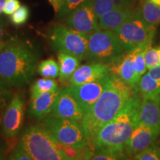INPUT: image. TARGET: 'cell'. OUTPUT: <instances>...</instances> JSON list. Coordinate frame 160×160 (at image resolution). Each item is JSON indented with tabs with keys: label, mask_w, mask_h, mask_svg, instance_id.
Here are the masks:
<instances>
[{
	"label": "cell",
	"mask_w": 160,
	"mask_h": 160,
	"mask_svg": "<svg viewBox=\"0 0 160 160\" xmlns=\"http://www.w3.org/2000/svg\"><path fill=\"white\" fill-rule=\"evenodd\" d=\"M137 92L113 73L109 76L105 89L94 105L85 112L81 123L89 146L94 151L98 132L109 122Z\"/></svg>",
	"instance_id": "cell-1"
},
{
	"label": "cell",
	"mask_w": 160,
	"mask_h": 160,
	"mask_svg": "<svg viewBox=\"0 0 160 160\" xmlns=\"http://www.w3.org/2000/svg\"><path fill=\"white\" fill-rule=\"evenodd\" d=\"M142 97L137 91L117 115L99 130L94 142V151H125L126 145L139 124Z\"/></svg>",
	"instance_id": "cell-2"
},
{
	"label": "cell",
	"mask_w": 160,
	"mask_h": 160,
	"mask_svg": "<svg viewBox=\"0 0 160 160\" xmlns=\"http://www.w3.org/2000/svg\"><path fill=\"white\" fill-rule=\"evenodd\" d=\"M37 63L31 48L21 42H9L0 52V79L12 88L22 87L31 82Z\"/></svg>",
	"instance_id": "cell-3"
},
{
	"label": "cell",
	"mask_w": 160,
	"mask_h": 160,
	"mask_svg": "<svg viewBox=\"0 0 160 160\" xmlns=\"http://www.w3.org/2000/svg\"><path fill=\"white\" fill-rule=\"evenodd\" d=\"M33 160H65L68 159L62 145L42 125L25 129L17 145Z\"/></svg>",
	"instance_id": "cell-4"
},
{
	"label": "cell",
	"mask_w": 160,
	"mask_h": 160,
	"mask_svg": "<svg viewBox=\"0 0 160 160\" xmlns=\"http://www.w3.org/2000/svg\"><path fill=\"white\" fill-rule=\"evenodd\" d=\"M113 32L125 52H131L142 46L151 45L156 28L145 23L138 9L133 10L128 19Z\"/></svg>",
	"instance_id": "cell-5"
},
{
	"label": "cell",
	"mask_w": 160,
	"mask_h": 160,
	"mask_svg": "<svg viewBox=\"0 0 160 160\" xmlns=\"http://www.w3.org/2000/svg\"><path fill=\"white\" fill-rule=\"evenodd\" d=\"M40 122L41 125L61 145L76 148H91L80 122L52 116L45 117Z\"/></svg>",
	"instance_id": "cell-6"
},
{
	"label": "cell",
	"mask_w": 160,
	"mask_h": 160,
	"mask_svg": "<svg viewBox=\"0 0 160 160\" xmlns=\"http://www.w3.org/2000/svg\"><path fill=\"white\" fill-rule=\"evenodd\" d=\"M125 53L113 31L99 29L90 34L87 59L91 62L108 65Z\"/></svg>",
	"instance_id": "cell-7"
},
{
	"label": "cell",
	"mask_w": 160,
	"mask_h": 160,
	"mask_svg": "<svg viewBox=\"0 0 160 160\" xmlns=\"http://www.w3.org/2000/svg\"><path fill=\"white\" fill-rule=\"evenodd\" d=\"M89 36L62 25L51 30L50 39L52 45L59 52L77 57L79 60L87 59Z\"/></svg>",
	"instance_id": "cell-8"
},
{
	"label": "cell",
	"mask_w": 160,
	"mask_h": 160,
	"mask_svg": "<svg viewBox=\"0 0 160 160\" xmlns=\"http://www.w3.org/2000/svg\"><path fill=\"white\" fill-rule=\"evenodd\" d=\"M25 108V103L22 96L19 93H13L2 119V131L6 139H13L20 133L24 122Z\"/></svg>",
	"instance_id": "cell-9"
},
{
	"label": "cell",
	"mask_w": 160,
	"mask_h": 160,
	"mask_svg": "<svg viewBox=\"0 0 160 160\" xmlns=\"http://www.w3.org/2000/svg\"><path fill=\"white\" fill-rule=\"evenodd\" d=\"M67 27L80 33L90 35L100 29L92 0H88L68 17Z\"/></svg>",
	"instance_id": "cell-10"
},
{
	"label": "cell",
	"mask_w": 160,
	"mask_h": 160,
	"mask_svg": "<svg viewBox=\"0 0 160 160\" xmlns=\"http://www.w3.org/2000/svg\"><path fill=\"white\" fill-rule=\"evenodd\" d=\"M82 108L69 87L61 90L50 116L75 120L81 122L84 117Z\"/></svg>",
	"instance_id": "cell-11"
},
{
	"label": "cell",
	"mask_w": 160,
	"mask_h": 160,
	"mask_svg": "<svg viewBox=\"0 0 160 160\" xmlns=\"http://www.w3.org/2000/svg\"><path fill=\"white\" fill-rule=\"evenodd\" d=\"M109 76L81 85L68 86L73 95L82 108L84 113L87 112L94 105L102 93L108 81Z\"/></svg>",
	"instance_id": "cell-12"
},
{
	"label": "cell",
	"mask_w": 160,
	"mask_h": 160,
	"mask_svg": "<svg viewBox=\"0 0 160 160\" xmlns=\"http://www.w3.org/2000/svg\"><path fill=\"white\" fill-rule=\"evenodd\" d=\"M159 133L151 128L139 123L130 137L125 147V153L131 159L140 152L154 145Z\"/></svg>",
	"instance_id": "cell-13"
},
{
	"label": "cell",
	"mask_w": 160,
	"mask_h": 160,
	"mask_svg": "<svg viewBox=\"0 0 160 160\" xmlns=\"http://www.w3.org/2000/svg\"><path fill=\"white\" fill-rule=\"evenodd\" d=\"M111 73L108 65L91 62L80 66L69 79V86H77L103 79Z\"/></svg>",
	"instance_id": "cell-14"
},
{
	"label": "cell",
	"mask_w": 160,
	"mask_h": 160,
	"mask_svg": "<svg viewBox=\"0 0 160 160\" xmlns=\"http://www.w3.org/2000/svg\"><path fill=\"white\" fill-rule=\"evenodd\" d=\"M111 73L137 91L140 77L137 75L132 64V53L125 52L123 55L108 64Z\"/></svg>",
	"instance_id": "cell-15"
},
{
	"label": "cell",
	"mask_w": 160,
	"mask_h": 160,
	"mask_svg": "<svg viewBox=\"0 0 160 160\" xmlns=\"http://www.w3.org/2000/svg\"><path fill=\"white\" fill-rule=\"evenodd\" d=\"M139 123L148 126L160 134V95L142 98Z\"/></svg>",
	"instance_id": "cell-16"
},
{
	"label": "cell",
	"mask_w": 160,
	"mask_h": 160,
	"mask_svg": "<svg viewBox=\"0 0 160 160\" xmlns=\"http://www.w3.org/2000/svg\"><path fill=\"white\" fill-rule=\"evenodd\" d=\"M61 90L58 88L54 91L46 92L34 99H31L29 107L30 115L39 120L48 117Z\"/></svg>",
	"instance_id": "cell-17"
},
{
	"label": "cell",
	"mask_w": 160,
	"mask_h": 160,
	"mask_svg": "<svg viewBox=\"0 0 160 160\" xmlns=\"http://www.w3.org/2000/svg\"><path fill=\"white\" fill-rule=\"evenodd\" d=\"M133 9L116 8L108 12L98 19L100 29L114 31L128 19Z\"/></svg>",
	"instance_id": "cell-18"
},
{
	"label": "cell",
	"mask_w": 160,
	"mask_h": 160,
	"mask_svg": "<svg viewBox=\"0 0 160 160\" xmlns=\"http://www.w3.org/2000/svg\"><path fill=\"white\" fill-rule=\"evenodd\" d=\"M139 11L150 27L157 28L160 23V0H142Z\"/></svg>",
	"instance_id": "cell-19"
},
{
	"label": "cell",
	"mask_w": 160,
	"mask_h": 160,
	"mask_svg": "<svg viewBox=\"0 0 160 160\" xmlns=\"http://www.w3.org/2000/svg\"><path fill=\"white\" fill-rule=\"evenodd\" d=\"M58 60L59 66V80L63 82L69 81L73 73L79 67V59L73 55L59 52Z\"/></svg>",
	"instance_id": "cell-20"
},
{
	"label": "cell",
	"mask_w": 160,
	"mask_h": 160,
	"mask_svg": "<svg viewBox=\"0 0 160 160\" xmlns=\"http://www.w3.org/2000/svg\"><path fill=\"white\" fill-rule=\"evenodd\" d=\"M137 91L142 98L153 97L160 95V79H153L148 73H145L140 78Z\"/></svg>",
	"instance_id": "cell-21"
},
{
	"label": "cell",
	"mask_w": 160,
	"mask_h": 160,
	"mask_svg": "<svg viewBox=\"0 0 160 160\" xmlns=\"http://www.w3.org/2000/svg\"><path fill=\"white\" fill-rule=\"evenodd\" d=\"M151 45H145L138 48L134 51H131L132 53V64L133 68L136 73L139 77H142L147 73V66H146L145 54V52Z\"/></svg>",
	"instance_id": "cell-22"
},
{
	"label": "cell",
	"mask_w": 160,
	"mask_h": 160,
	"mask_svg": "<svg viewBox=\"0 0 160 160\" xmlns=\"http://www.w3.org/2000/svg\"><path fill=\"white\" fill-rule=\"evenodd\" d=\"M58 88L57 82L52 78H42L37 80L31 88V99H34L42 93L54 91Z\"/></svg>",
	"instance_id": "cell-23"
},
{
	"label": "cell",
	"mask_w": 160,
	"mask_h": 160,
	"mask_svg": "<svg viewBox=\"0 0 160 160\" xmlns=\"http://www.w3.org/2000/svg\"><path fill=\"white\" fill-rule=\"evenodd\" d=\"M37 72L42 77L56 79L59 75V64L53 58L44 60L38 66Z\"/></svg>",
	"instance_id": "cell-24"
},
{
	"label": "cell",
	"mask_w": 160,
	"mask_h": 160,
	"mask_svg": "<svg viewBox=\"0 0 160 160\" xmlns=\"http://www.w3.org/2000/svg\"><path fill=\"white\" fill-rule=\"evenodd\" d=\"M13 96V88L0 79V126L4 111Z\"/></svg>",
	"instance_id": "cell-25"
},
{
	"label": "cell",
	"mask_w": 160,
	"mask_h": 160,
	"mask_svg": "<svg viewBox=\"0 0 160 160\" xmlns=\"http://www.w3.org/2000/svg\"><path fill=\"white\" fill-rule=\"evenodd\" d=\"M88 160H131L125 151H94Z\"/></svg>",
	"instance_id": "cell-26"
},
{
	"label": "cell",
	"mask_w": 160,
	"mask_h": 160,
	"mask_svg": "<svg viewBox=\"0 0 160 160\" xmlns=\"http://www.w3.org/2000/svg\"><path fill=\"white\" fill-rule=\"evenodd\" d=\"M88 0H62L60 3L59 13L62 17H68L77 8L85 2Z\"/></svg>",
	"instance_id": "cell-27"
},
{
	"label": "cell",
	"mask_w": 160,
	"mask_h": 160,
	"mask_svg": "<svg viewBox=\"0 0 160 160\" xmlns=\"http://www.w3.org/2000/svg\"><path fill=\"white\" fill-rule=\"evenodd\" d=\"M92 4L98 19L108 12L117 8L113 0H92Z\"/></svg>",
	"instance_id": "cell-28"
},
{
	"label": "cell",
	"mask_w": 160,
	"mask_h": 160,
	"mask_svg": "<svg viewBox=\"0 0 160 160\" xmlns=\"http://www.w3.org/2000/svg\"><path fill=\"white\" fill-rule=\"evenodd\" d=\"M145 59L148 70L160 65V46L150 47L145 52Z\"/></svg>",
	"instance_id": "cell-29"
},
{
	"label": "cell",
	"mask_w": 160,
	"mask_h": 160,
	"mask_svg": "<svg viewBox=\"0 0 160 160\" xmlns=\"http://www.w3.org/2000/svg\"><path fill=\"white\" fill-rule=\"evenodd\" d=\"M131 160H160V148L152 145L134 156Z\"/></svg>",
	"instance_id": "cell-30"
},
{
	"label": "cell",
	"mask_w": 160,
	"mask_h": 160,
	"mask_svg": "<svg viewBox=\"0 0 160 160\" xmlns=\"http://www.w3.org/2000/svg\"><path fill=\"white\" fill-rule=\"evenodd\" d=\"M29 17V10L28 7L22 5L11 15V20L15 25H24L28 21Z\"/></svg>",
	"instance_id": "cell-31"
},
{
	"label": "cell",
	"mask_w": 160,
	"mask_h": 160,
	"mask_svg": "<svg viewBox=\"0 0 160 160\" xmlns=\"http://www.w3.org/2000/svg\"><path fill=\"white\" fill-rule=\"evenodd\" d=\"M8 160H33L31 157H29L23 150H22L19 146L13 150L10 155Z\"/></svg>",
	"instance_id": "cell-32"
},
{
	"label": "cell",
	"mask_w": 160,
	"mask_h": 160,
	"mask_svg": "<svg viewBox=\"0 0 160 160\" xmlns=\"http://www.w3.org/2000/svg\"><path fill=\"white\" fill-rule=\"evenodd\" d=\"M20 6L21 5L19 0H7L4 7L3 13L6 15H12L17 9H19Z\"/></svg>",
	"instance_id": "cell-33"
},
{
	"label": "cell",
	"mask_w": 160,
	"mask_h": 160,
	"mask_svg": "<svg viewBox=\"0 0 160 160\" xmlns=\"http://www.w3.org/2000/svg\"><path fill=\"white\" fill-rule=\"evenodd\" d=\"M117 8L132 9L135 0H113Z\"/></svg>",
	"instance_id": "cell-34"
},
{
	"label": "cell",
	"mask_w": 160,
	"mask_h": 160,
	"mask_svg": "<svg viewBox=\"0 0 160 160\" xmlns=\"http://www.w3.org/2000/svg\"><path fill=\"white\" fill-rule=\"evenodd\" d=\"M148 73L153 79H160V65L149 69Z\"/></svg>",
	"instance_id": "cell-35"
},
{
	"label": "cell",
	"mask_w": 160,
	"mask_h": 160,
	"mask_svg": "<svg viewBox=\"0 0 160 160\" xmlns=\"http://www.w3.org/2000/svg\"><path fill=\"white\" fill-rule=\"evenodd\" d=\"M8 151V144L5 140L0 138V157H5Z\"/></svg>",
	"instance_id": "cell-36"
},
{
	"label": "cell",
	"mask_w": 160,
	"mask_h": 160,
	"mask_svg": "<svg viewBox=\"0 0 160 160\" xmlns=\"http://www.w3.org/2000/svg\"><path fill=\"white\" fill-rule=\"evenodd\" d=\"M5 30V23L2 19H0V42H2V38L3 37Z\"/></svg>",
	"instance_id": "cell-37"
},
{
	"label": "cell",
	"mask_w": 160,
	"mask_h": 160,
	"mask_svg": "<svg viewBox=\"0 0 160 160\" xmlns=\"http://www.w3.org/2000/svg\"><path fill=\"white\" fill-rule=\"evenodd\" d=\"M51 2V3L52 4V5L53 6L54 8L55 11L58 12L59 10V6H60V3H61L62 0H49Z\"/></svg>",
	"instance_id": "cell-38"
},
{
	"label": "cell",
	"mask_w": 160,
	"mask_h": 160,
	"mask_svg": "<svg viewBox=\"0 0 160 160\" xmlns=\"http://www.w3.org/2000/svg\"><path fill=\"white\" fill-rule=\"evenodd\" d=\"M7 0H0V15L2 13H3V9L5 7V2Z\"/></svg>",
	"instance_id": "cell-39"
},
{
	"label": "cell",
	"mask_w": 160,
	"mask_h": 160,
	"mask_svg": "<svg viewBox=\"0 0 160 160\" xmlns=\"http://www.w3.org/2000/svg\"><path fill=\"white\" fill-rule=\"evenodd\" d=\"M5 42H0V52H1V51L3 49V48L5 47Z\"/></svg>",
	"instance_id": "cell-40"
},
{
	"label": "cell",
	"mask_w": 160,
	"mask_h": 160,
	"mask_svg": "<svg viewBox=\"0 0 160 160\" xmlns=\"http://www.w3.org/2000/svg\"><path fill=\"white\" fill-rule=\"evenodd\" d=\"M0 160H7L5 157H0Z\"/></svg>",
	"instance_id": "cell-41"
},
{
	"label": "cell",
	"mask_w": 160,
	"mask_h": 160,
	"mask_svg": "<svg viewBox=\"0 0 160 160\" xmlns=\"http://www.w3.org/2000/svg\"><path fill=\"white\" fill-rule=\"evenodd\" d=\"M65 160H78V159H73V158H68V159H65Z\"/></svg>",
	"instance_id": "cell-42"
}]
</instances>
